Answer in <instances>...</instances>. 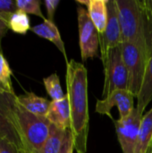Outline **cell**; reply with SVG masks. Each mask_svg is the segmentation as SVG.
I'll use <instances>...</instances> for the list:
<instances>
[{
  "instance_id": "obj_1",
  "label": "cell",
  "mask_w": 152,
  "mask_h": 153,
  "mask_svg": "<svg viewBox=\"0 0 152 153\" xmlns=\"http://www.w3.org/2000/svg\"><path fill=\"white\" fill-rule=\"evenodd\" d=\"M66 87L71 113V128L74 150L87 152L90 128L88 108V72L86 67L72 59L66 63Z\"/></svg>"
},
{
  "instance_id": "obj_2",
  "label": "cell",
  "mask_w": 152,
  "mask_h": 153,
  "mask_svg": "<svg viewBox=\"0 0 152 153\" xmlns=\"http://www.w3.org/2000/svg\"><path fill=\"white\" fill-rule=\"evenodd\" d=\"M121 29V41L141 47L148 56L150 20L147 0H116Z\"/></svg>"
},
{
  "instance_id": "obj_3",
  "label": "cell",
  "mask_w": 152,
  "mask_h": 153,
  "mask_svg": "<svg viewBox=\"0 0 152 153\" xmlns=\"http://www.w3.org/2000/svg\"><path fill=\"white\" fill-rule=\"evenodd\" d=\"M13 108L26 147L38 153L49 135L51 123L46 117L30 113L20 106L16 101V96L13 98Z\"/></svg>"
},
{
  "instance_id": "obj_4",
  "label": "cell",
  "mask_w": 152,
  "mask_h": 153,
  "mask_svg": "<svg viewBox=\"0 0 152 153\" xmlns=\"http://www.w3.org/2000/svg\"><path fill=\"white\" fill-rule=\"evenodd\" d=\"M121 49L128 73V91L137 99L145 77L147 55L141 47L132 42L121 43Z\"/></svg>"
},
{
  "instance_id": "obj_5",
  "label": "cell",
  "mask_w": 152,
  "mask_h": 153,
  "mask_svg": "<svg viewBox=\"0 0 152 153\" xmlns=\"http://www.w3.org/2000/svg\"><path fill=\"white\" fill-rule=\"evenodd\" d=\"M103 66L105 72L103 99L116 90H128V73L123 59L121 45L109 51Z\"/></svg>"
},
{
  "instance_id": "obj_6",
  "label": "cell",
  "mask_w": 152,
  "mask_h": 153,
  "mask_svg": "<svg viewBox=\"0 0 152 153\" xmlns=\"http://www.w3.org/2000/svg\"><path fill=\"white\" fill-rule=\"evenodd\" d=\"M16 95L0 92V137L12 143L19 152L29 150L22 137L13 108Z\"/></svg>"
},
{
  "instance_id": "obj_7",
  "label": "cell",
  "mask_w": 152,
  "mask_h": 153,
  "mask_svg": "<svg viewBox=\"0 0 152 153\" xmlns=\"http://www.w3.org/2000/svg\"><path fill=\"white\" fill-rule=\"evenodd\" d=\"M79 44L83 62L98 56L99 48V33L92 22L88 10L82 5L77 7Z\"/></svg>"
},
{
  "instance_id": "obj_8",
  "label": "cell",
  "mask_w": 152,
  "mask_h": 153,
  "mask_svg": "<svg viewBox=\"0 0 152 153\" xmlns=\"http://www.w3.org/2000/svg\"><path fill=\"white\" fill-rule=\"evenodd\" d=\"M108 22L106 30L99 36V48L101 52V61L104 64L108 58L109 51L121 45V29L118 20V11L116 0H107Z\"/></svg>"
},
{
  "instance_id": "obj_9",
  "label": "cell",
  "mask_w": 152,
  "mask_h": 153,
  "mask_svg": "<svg viewBox=\"0 0 152 153\" xmlns=\"http://www.w3.org/2000/svg\"><path fill=\"white\" fill-rule=\"evenodd\" d=\"M143 116L134 108L129 117L114 121L117 139L123 153H133Z\"/></svg>"
},
{
  "instance_id": "obj_10",
  "label": "cell",
  "mask_w": 152,
  "mask_h": 153,
  "mask_svg": "<svg viewBox=\"0 0 152 153\" xmlns=\"http://www.w3.org/2000/svg\"><path fill=\"white\" fill-rule=\"evenodd\" d=\"M134 98L133 94L128 90H116L107 98L97 101L96 112L112 117L111 109L114 107H117L120 115L119 119H125L129 117L134 108Z\"/></svg>"
},
{
  "instance_id": "obj_11",
  "label": "cell",
  "mask_w": 152,
  "mask_h": 153,
  "mask_svg": "<svg viewBox=\"0 0 152 153\" xmlns=\"http://www.w3.org/2000/svg\"><path fill=\"white\" fill-rule=\"evenodd\" d=\"M150 20V46L147 56V67L144 81L139 96L137 97V109L141 115L152 100V0H147Z\"/></svg>"
},
{
  "instance_id": "obj_12",
  "label": "cell",
  "mask_w": 152,
  "mask_h": 153,
  "mask_svg": "<svg viewBox=\"0 0 152 153\" xmlns=\"http://www.w3.org/2000/svg\"><path fill=\"white\" fill-rule=\"evenodd\" d=\"M46 117L51 125L61 130H70L71 113L67 95L61 100H52Z\"/></svg>"
},
{
  "instance_id": "obj_13",
  "label": "cell",
  "mask_w": 152,
  "mask_h": 153,
  "mask_svg": "<svg viewBox=\"0 0 152 153\" xmlns=\"http://www.w3.org/2000/svg\"><path fill=\"white\" fill-rule=\"evenodd\" d=\"M30 30L33 33H35L36 35H38L39 37L51 41L58 48V50L64 55L65 60H67L65 44L62 40L58 28L54 23V22H51V21L46 19V20H44V22L42 23L31 27Z\"/></svg>"
},
{
  "instance_id": "obj_14",
  "label": "cell",
  "mask_w": 152,
  "mask_h": 153,
  "mask_svg": "<svg viewBox=\"0 0 152 153\" xmlns=\"http://www.w3.org/2000/svg\"><path fill=\"white\" fill-rule=\"evenodd\" d=\"M16 101L26 110L41 117L47 116L51 102L45 98L37 96L33 92H25V94L19 96L16 95Z\"/></svg>"
},
{
  "instance_id": "obj_15",
  "label": "cell",
  "mask_w": 152,
  "mask_h": 153,
  "mask_svg": "<svg viewBox=\"0 0 152 153\" xmlns=\"http://www.w3.org/2000/svg\"><path fill=\"white\" fill-rule=\"evenodd\" d=\"M152 145V108L143 116L133 153H147Z\"/></svg>"
},
{
  "instance_id": "obj_16",
  "label": "cell",
  "mask_w": 152,
  "mask_h": 153,
  "mask_svg": "<svg viewBox=\"0 0 152 153\" xmlns=\"http://www.w3.org/2000/svg\"><path fill=\"white\" fill-rule=\"evenodd\" d=\"M87 10L99 33H103L108 22L107 0H90Z\"/></svg>"
},
{
  "instance_id": "obj_17",
  "label": "cell",
  "mask_w": 152,
  "mask_h": 153,
  "mask_svg": "<svg viewBox=\"0 0 152 153\" xmlns=\"http://www.w3.org/2000/svg\"><path fill=\"white\" fill-rule=\"evenodd\" d=\"M68 130H61L51 125L49 135L38 153H60Z\"/></svg>"
},
{
  "instance_id": "obj_18",
  "label": "cell",
  "mask_w": 152,
  "mask_h": 153,
  "mask_svg": "<svg viewBox=\"0 0 152 153\" xmlns=\"http://www.w3.org/2000/svg\"><path fill=\"white\" fill-rule=\"evenodd\" d=\"M9 30H12L13 32L25 35L28 30H30V21L27 13L18 11L15 12L10 18L8 22Z\"/></svg>"
},
{
  "instance_id": "obj_19",
  "label": "cell",
  "mask_w": 152,
  "mask_h": 153,
  "mask_svg": "<svg viewBox=\"0 0 152 153\" xmlns=\"http://www.w3.org/2000/svg\"><path fill=\"white\" fill-rule=\"evenodd\" d=\"M43 83L47 94L50 96L52 100H61L66 96V94H65L62 90L59 76L56 73L47 77H45L43 79Z\"/></svg>"
},
{
  "instance_id": "obj_20",
  "label": "cell",
  "mask_w": 152,
  "mask_h": 153,
  "mask_svg": "<svg viewBox=\"0 0 152 153\" xmlns=\"http://www.w3.org/2000/svg\"><path fill=\"white\" fill-rule=\"evenodd\" d=\"M11 75L12 70L10 68V65L6 58L4 56L2 51H0V83L6 93L15 95L11 81Z\"/></svg>"
},
{
  "instance_id": "obj_21",
  "label": "cell",
  "mask_w": 152,
  "mask_h": 153,
  "mask_svg": "<svg viewBox=\"0 0 152 153\" xmlns=\"http://www.w3.org/2000/svg\"><path fill=\"white\" fill-rule=\"evenodd\" d=\"M16 1V7L18 11H22L25 13L34 14L46 20L45 16L42 13L40 9L41 2L39 0H15Z\"/></svg>"
},
{
  "instance_id": "obj_22",
  "label": "cell",
  "mask_w": 152,
  "mask_h": 153,
  "mask_svg": "<svg viewBox=\"0 0 152 153\" xmlns=\"http://www.w3.org/2000/svg\"><path fill=\"white\" fill-rule=\"evenodd\" d=\"M17 12L16 1L14 0H0V18L7 23L11 16Z\"/></svg>"
},
{
  "instance_id": "obj_23",
  "label": "cell",
  "mask_w": 152,
  "mask_h": 153,
  "mask_svg": "<svg viewBox=\"0 0 152 153\" xmlns=\"http://www.w3.org/2000/svg\"><path fill=\"white\" fill-rule=\"evenodd\" d=\"M60 3V0H45L44 4L47 9V20L53 22L54 21V16L56 10Z\"/></svg>"
},
{
  "instance_id": "obj_24",
  "label": "cell",
  "mask_w": 152,
  "mask_h": 153,
  "mask_svg": "<svg viewBox=\"0 0 152 153\" xmlns=\"http://www.w3.org/2000/svg\"><path fill=\"white\" fill-rule=\"evenodd\" d=\"M74 151V145H73V138L72 135V133L70 130L67 132L66 138L65 140L64 145L62 147V150L60 153H73Z\"/></svg>"
},
{
  "instance_id": "obj_25",
  "label": "cell",
  "mask_w": 152,
  "mask_h": 153,
  "mask_svg": "<svg viewBox=\"0 0 152 153\" xmlns=\"http://www.w3.org/2000/svg\"><path fill=\"white\" fill-rule=\"evenodd\" d=\"M0 153H20V152L8 141L0 137Z\"/></svg>"
},
{
  "instance_id": "obj_26",
  "label": "cell",
  "mask_w": 152,
  "mask_h": 153,
  "mask_svg": "<svg viewBox=\"0 0 152 153\" xmlns=\"http://www.w3.org/2000/svg\"><path fill=\"white\" fill-rule=\"evenodd\" d=\"M8 30H9L8 23L5 21H4L3 19L0 18V51H1V42H2V39L6 35Z\"/></svg>"
},
{
  "instance_id": "obj_27",
  "label": "cell",
  "mask_w": 152,
  "mask_h": 153,
  "mask_svg": "<svg viewBox=\"0 0 152 153\" xmlns=\"http://www.w3.org/2000/svg\"><path fill=\"white\" fill-rule=\"evenodd\" d=\"M76 3H77V4H84V5H86V6L88 7V5H89V4H90V0H88V1L77 0V1H76Z\"/></svg>"
},
{
  "instance_id": "obj_28",
  "label": "cell",
  "mask_w": 152,
  "mask_h": 153,
  "mask_svg": "<svg viewBox=\"0 0 152 153\" xmlns=\"http://www.w3.org/2000/svg\"><path fill=\"white\" fill-rule=\"evenodd\" d=\"M20 153H35L34 152L30 151V150H25V151H22V152H20Z\"/></svg>"
},
{
  "instance_id": "obj_29",
  "label": "cell",
  "mask_w": 152,
  "mask_h": 153,
  "mask_svg": "<svg viewBox=\"0 0 152 153\" xmlns=\"http://www.w3.org/2000/svg\"><path fill=\"white\" fill-rule=\"evenodd\" d=\"M0 92H2V93H5V91H4V89L3 88V86L1 85V83H0Z\"/></svg>"
},
{
  "instance_id": "obj_30",
  "label": "cell",
  "mask_w": 152,
  "mask_h": 153,
  "mask_svg": "<svg viewBox=\"0 0 152 153\" xmlns=\"http://www.w3.org/2000/svg\"><path fill=\"white\" fill-rule=\"evenodd\" d=\"M152 152V145L150 147V149H149V151H148V152L147 153H151Z\"/></svg>"
},
{
  "instance_id": "obj_31",
  "label": "cell",
  "mask_w": 152,
  "mask_h": 153,
  "mask_svg": "<svg viewBox=\"0 0 152 153\" xmlns=\"http://www.w3.org/2000/svg\"><path fill=\"white\" fill-rule=\"evenodd\" d=\"M151 153H152V152H151Z\"/></svg>"
}]
</instances>
